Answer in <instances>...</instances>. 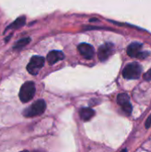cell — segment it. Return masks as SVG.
<instances>
[{"label": "cell", "mask_w": 151, "mask_h": 152, "mask_svg": "<svg viewBox=\"0 0 151 152\" xmlns=\"http://www.w3.org/2000/svg\"><path fill=\"white\" fill-rule=\"evenodd\" d=\"M31 41V38L30 37H25V38H22V39H20L13 46V49L14 50H19V49H21L22 47L26 46L28 44H29V42Z\"/></svg>", "instance_id": "cell-11"}, {"label": "cell", "mask_w": 151, "mask_h": 152, "mask_svg": "<svg viewBox=\"0 0 151 152\" xmlns=\"http://www.w3.org/2000/svg\"><path fill=\"white\" fill-rule=\"evenodd\" d=\"M79 115L84 121H88L95 115V111L90 108H83L79 111Z\"/></svg>", "instance_id": "cell-9"}, {"label": "cell", "mask_w": 151, "mask_h": 152, "mask_svg": "<svg viewBox=\"0 0 151 152\" xmlns=\"http://www.w3.org/2000/svg\"><path fill=\"white\" fill-rule=\"evenodd\" d=\"M142 66L137 62L128 64L123 70V77L126 79H137L142 74Z\"/></svg>", "instance_id": "cell-3"}, {"label": "cell", "mask_w": 151, "mask_h": 152, "mask_svg": "<svg viewBox=\"0 0 151 152\" xmlns=\"http://www.w3.org/2000/svg\"><path fill=\"white\" fill-rule=\"evenodd\" d=\"M20 152H28V151H20Z\"/></svg>", "instance_id": "cell-17"}, {"label": "cell", "mask_w": 151, "mask_h": 152, "mask_svg": "<svg viewBox=\"0 0 151 152\" xmlns=\"http://www.w3.org/2000/svg\"><path fill=\"white\" fill-rule=\"evenodd\" d=\"M129 101H130V98H129L128 94H120L117 96V103L120 106H123L124 104L129 102Z\"/></svg>", "instance_id": "cell-12"}, {"label": "cell", "mask_w": 151, "mask_h": 152, "mask_svg": "<svg viewBox=\"0 0 151 152\" xmlns=\"http://www.w3.org/2000/svg\"><path fill=\"white\" fill-rule=\"evenodd\" d=\"M121 107H122L123 110H124L126 114H128V115H130V114L132 113V111H133V107H132V105H131L130 102H127V103L124 104V105L121 106Z\"/></svg>", "instance_id": "cell-13"}, {"label": "cell", "mask_w": 151, "mask_h": 152, "mask_svg": "<svg viewBox=\"0 0 151 152\" xmlns=\"http://www.w3.org/2000/svg\"><path fill=\"white\" fill-rule=\"evenodd\" d=\"M142 44H140L138 42H134V43H132L127 47L126 53L130 57L145 59L150 55V53L149 52H142Z\"/></svg>", "instance_id": "cell-4"}, {"label": "cell", "mask_w": 151, "mask_h": 152, "mask_svg": "<svg viewBox=\"0 0 151 152\" xmlns=\"http://www.w3.org/2000/svg\"><path fill=\"white\" fill-rule=\"evenodd\" d=\"M143 78H144V80H146V81H150L151 80V69L150 70H148L145 74H144V76H143Z\"/></svg>", "instance_id": "cell-14"}, {"label": "cell", "mask_w": 151, "mask_h": 152, "mask_svg": "<svg viewBox=\"0 0 151 152\" xmlns=\"http://www.w3.org/2000/svg\"><path fill=\"white\" fill-rule=\"evenodd\" d=\"M64 54L61 51H52L47 54L46 60L50 65H53L60 61H62L64 59Z\"/></svg>", "instance_id": "cell-8"}, {"label": "cell", "mask_w": 151, "mask_h": 152, "mask_svg": "<svg viewBox=\"0 0 151 152\" xmlns=\"http://www.w3.org/2000/svg\"><path fill=\"white\" fill-rule=\"evenodd\" d=\"M45 109H46L45 102L44 100H38L35 103H33L30 107L27 108L24 110L23 115L26 118H33V117L39 116V115L43 114L44 112Z\"/></svg>", "instance_id": "cell-1"}, {"label": "cell", "mask_w": 151, "mask_h": 152, "mask_svg": "<svg viewBox=\"0 0 151 152\" xmlns=\"http://www.w3.org/2000/svg\"><path fill=\"white\" fill-rule=\"evenodd\" d=\"M36 93L35 84L33 82H26L22 85L20 90L19 97L22 102H28L34 97Z\"/></svg>", "instance_id": "cell-2"}, {"label": "cell", "mask_w": 151, "mask_h": 152, "mask_svg": "<svg viewBox=\"0 0 151 152\" xmlns=\"http://www.w3.org/2000/svg\"><path fill=\"white\" fill-rule=\"evenodd\" d=\"M77 49L82 56H84L85 59H92L94 55V49L93 47L86 43H82L77 46Z\"/></svg>", "instance_id": "cell-7"}, {"label": "cell", "mask_w": 151, "mask_h": 152, "mask_svg": "<svg viewBox=\"0 0 151 152\" xmlns=\"http://www.w3.org/2000/svg\"><path fill=\"white\" fill-rule=\"evenodd\" d=\"M151 126V115L149 117V118L147 119V121H146V124H145V126H146V128H150Z\"/></svg>", "instance_id": "cell-15"}, {"label": "cell", "mask_w": 151, "mask_h": 152, "mask_svg": "<svg viewBox=\"0 0 151 152\" xmlns=\"http://www.w3.org/2000/svg\"><path fill=\"white\" fill-rule=\"evenodd\" d=\"M121 152H127V150H123Z\"/></svg>", "instance_id": "cell-16"}, {"label": "cell", "mask_w": 151, "mask_h": 152, "mask_svg": "<svg viewBox=\"0 0 151 152\" xmlns=\"http://www.w3.org/2000/svg\"><path fill=\"white\" fill-rule=\"evenodd\" d=\"M114 52V45L111 43H106L100 46L98 50V57L100 61H104L108 60V58Z\"/></svg>", "instance_id": "cell-6"}, {"label": "cell", "mask_w": 151, "mask_h": 152, "mask_svg": "<svg viewBox=\"0 0 151 152\" xmlns=\"http://www.w3.org/2000/svg\"><path fill=\"white\" fill-rule=\"evenodd\" d=\"M44 59L42 56H33L28 64L27 65V70L31 75H36L39 70L44 67Z\"/></svg>", "instance_id": "cell-5"}, {"label": "cell", "mask_w": 151, "mask_h": 152, "mask_svg": "<svg viewBox=\"0 0 151 152\" xmlns=\"http://www.w3.org/2000/svg\"><path fill=\"white\" fill-rule=\"evenodd\" d=\"M25 22H26V18H25L24 16L19 17L18 19H16L12 24H10V25L6 28L5 31L8 30V29H11V28H19L22 27V26L25 24Z\"/></svg>", "instance_id": "cell-10"}]
</instances>
